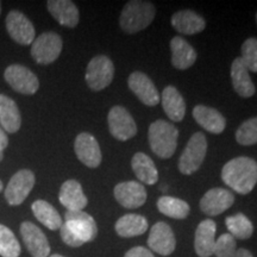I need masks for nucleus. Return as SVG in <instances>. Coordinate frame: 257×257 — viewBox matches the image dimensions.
I'll use <instances>...</instances> for the list:
<instances>
[{
	"mask_svg": "<svg viewBox=\"0 0 257 257\" xmlns=\"http://www.w3.org/2000/svg\"><path fill=\"white\" fill-rule=\"evenodd\" d=\"M3 159H4V154H3V150H0V162H2Z\"/></svg>",
	"mask_w": 257,
	"mask_h": 257,
	"instance_id": "nucleus-40",
	"label": "nucleus"
},
{
	"mask_svg": "<svg viewBox=\"0 0 257 257\" xmlns=\"http://www.w3.org/2000/svg\"><path fill=\"white\" fill-rule=\"evenodd\" d=\"M149 248L161 256H169L176 248V239L172 227L165 221H159L152 227L148 238Z\"/></svg>",
	"mask_w": 257,
	"mask_h": 257,
	"instance_id": "nucleus-15",
	"label": "nucleus"
},
{
	"mask_svg": "<svg viewBox=\"0 0 257 257\" xmlns=\"http://www.w3.org/2000/svg\"><path fill=\"white\" fill-rule=\"evenodd\" d=\"M256 23H257V12H256Z\"/></svg>",
	"mask_w": 257,
	"mask_h": 257,
	"instance_id": "nucleus-44",
	"label": "nucleus"
},
{
	"mask_svg": "<svg viewBox=\"0 0 257 257\" xmlns=\"http://www.w3.org/2000/svg\"><path fill=\"white\" fill-rule=\"evenodd\" d=\"M113 194L115 200L128 210L141 207L147 201L146 187L137 181H124L115 185Z\"/></svg>",
	"mask_w": 257,
	"mask_h": 257,
	"instance_id": "nucleus-12",
	"label": "nucleus"
},
{
	"mask_svg": "<svg viewBox=\"0 0 257 257\" xmlns=\"http://www.w3.org/2000/svg\"><path fill=\"white\" fill-rule=\"evenodd\" d=\"M231 81L233 89L242 98H251L256 93V87L250 78L249 70L244 66L240 57L234 59L231 64Z\"/></svg>",
	"mask_w": 257,
	"mask_h": 257,
	"instance_id": "nucleus-24",
	"label": "nucleus"
},
{
	"mask_svg": "<svg viewBox=\"0 0 257 257\" xmlns=\"http://www.w3.org/2000/svg\"><path fill=\"white\" fill-rule=\"evenodd\" d=\"M207 153V141L202 133H195L189 138L186 149L179 160V170L184 175H191L200 168Z\"/></svg>",
	"mask_w": 257,
	"mask_h": 257,
	"instance_id": "nucleus-4",
	"label": "nucleus"
},
{
	"mask_svg": "<svg viewBox=\"0 0 257 257\" xmlns=\"http://www.w3.org/2000/svg\"><path fill=\"white\" fill-rule=\"evenodd\" d=\"M0 124L6 133L15 134L21 128L22 118L17 104L8 95L0 94Z\"/></svg>",
	"mask_w": 257,
	"mask_h": 257,
	"instance_id": "nucleus-26",
	"label": "nucleus"
},
{
	"mask_svg": "<svg viewBox=\"0 0 257 257\" xmlns=\"http://www.w3.org/2000/svg\"><path fill=\"white\" fill-rule=\"evenodd\" d=\"M21 234L28 251L32 257H48L50 253V244L46 234L37 225L31 221H24L21 225Z\"/></svg>",
	"mask_w": 257,
	"mask_h": 257,
	"instance_id": "nucleus-14",
	"label": "nucleus"
},
{
	"mask_svg": "<svg viewBox=\"0 0 257 257\" xmlns=\"http://www.w3.org/2000/svg\"><path fill=\"white\" fill-rule=\"evenodd\" d=\"M170 51H172V64L179 70L191 68L197 61V51L187 41L182 37L175 36L170 41Z\"/></svg>",
	"mask_w": 257,
	"mask_h": 257,
	"instance_id": "nucleus-21",
	"label": "nucleus"
},
{
	"mask_svg": "<svg viewBox=\"0 0 257 257\" xmlns=\"http://www.w3.org/2000/svg\"><path fill=\"white\" fill-rule=\"evenodd\" d=\"M193 118L202 128L211 134L219 135L226 127V119L219 111L205 105H197L193 108Z\"/></svg>",
	"mask_w": 257,
	"mask_h": 257,
	"instance_id": "nucleus-19",
	"label": "nucleus"
},
{
	"mask_svg": "<svg viewBox=\"0 0 257 257\" xmlns=\"http://www.w3.org/2000/svg\"><path fill=\"white\" fill-rule=\"evenodd\" d=\"M131 167L135 175L146 185H155L159 181V172L155 163L144 153H136L131 160Z\"/></svg>",
	"mask_w": 257,
	"mask_h": 257,
	"instance_id": "nucleus-27",
	"label": "nucleus"
},
{
	"mask_svg": "<svg viewBox=\"0 0 257 257\" xmlns=\"http://www.w3.org/2000/svg\"><path fill=\"white\" fill-rule=\"evenodd\" d=\"M59 200L67 211H82L88 204L81 185L76 180H67L61 186Z\"/></svg>",
	"mask_w": 257,
	"mask_h": 257,
	"instance_id": "nucleus-20",
	"label": "nucleus"
},
{
	"mask_svg": "<svg viewBox=\"0 0 257 257\" xmlns=\"http://www.w3.org/2000/svg\"><path fill=\"white\" fill-rule=\"evenodd\" d=\"M236 257H253V255L249 251V250H246V249H244V248H240V249L237 250Z\"/></svg>",
	"mask_w": 257,
	"mask_h": 257,
	"instance_id": "nucleus-39",
	"label": "nucleus"
},
{
	"mask_svg": "<svg viewBox=\"0 0 257 257\" xmlns=\"http://www.w3.org/2000/svg\"><path fill=\"white\" fill-rule=\"evenodd\" d=\"M0 14H2V3H0Z\"/></svg>",
	"mask_w": 257,
	"mask_h": 257,
	"instance_id": "nucleus-43",
	"label": "nucleus"
},
{
	"mask_svg": "<svg viewBox=\"0 0 257 257\" xmlns=\"http://www.w3.org/2000/svg\"><path fill=\"white\" fill-rule=\"evenodd\" d=\"M161 102L166 114L172 121H181L186 113V102L174 86H167L161 95Z\"/></svg>",
	"mask_w": 257,
	"mask_h": 257,
	"instance_id": "nucleus-25",
	"label": "nucleus"
},
{
	"mask_svg": "<svg viewBox=\"0 0 257 257\" xmlns=\"http://www.w3.org/2000/svg\"><path fill=\"white\" fill-rule=\"evenodd\" d=\"M6 30L10 37L22 46H29L35 41V28L25 16L19 11L9 12L6 17Z\"/></svg>",
	"mask_w": 257,
	"mask_h": 257,
	"instance_id": "nucleus-13",
	"label": "nucleus"
},
{
	"mask_svg": "<svg viewBox=\"0 0 257 257\" xmlns=\"http://www.w3.org/2000/svg\"><path fill=\"white\" fill-rule=\"evenodd\" d=\"M74 150H75L78 159L81 161L86 167L96 168V167L100 166L102 160L100 147H99L98 141H96L94 136H92L91 134H80L79 136L75 138Z\"/></svg>",
	"mask_w": 257,
	"mask_h": 257,
	"instance_id": "nucleus-17",
	"label": "nucleus"
},
{
	"mask_svg": "<svg viewBox=\"0 0 257 257\" xmlns=\"http://www.w3.org/2000/svg\"><path fill=\"white\" fill-rule=\"evenodd\" d=\"M124 257H155L149 249L144 246H135L125 253Z\"/></svg>",
	"mask_w": 257,
	"mask_h": 257,
	"instance_id": "nucleus-37",
	"label": "nucleus"
},
{
	"mask_svg": "<svg viewBox=\"0 0 257 257\" xmlns=\"http://www.w3.org/2000/svg\"><path fill=\"white\" fill-rule=\"evenodd\" d=\"M108 128L110 133L115 140L128 141L130 138L136 136L137 125L126 108L123 106H113L108 112L107 117Z\"/></svg>",
	"mask_w": 257,
	"mask_h": 257,
	"instance_id": "nucleus-8",
	"label": "nucleus"
},
{
	"mask_svg": "<svg viewBox=\"0 0 257 257\" xmlns=\"http://www.w3.org/2000/svg\"><path fill=\"white\" fill-rule=\"evenodd\" d=\"M60 234H61V238H62V240L64 243L67 244V245L72 246V248H79V246L83 245V244L80 242V240L76 238L74 234L70 232V231L67 229L66 226L62 224V226L60 227Z\"/></svg>",
	"mask_w": 257,
	"mask_h": 257,
	"instance_id": "nucleus-36",
	"label": "nucleus"
},
{
	"mask_svg": "<svg viewBox=\"0 0 257 257\" xmlns=\"http://www.w3.org/2000/svg\"><path fill=\"white\" fill-rule=\"evenodd\" d=\"M8 146H9L8 135H6L5 131L3 130V127H0V150H4Z\"/></svg>",
	"mask_w": 257,
	"mask_h": 257,
	"instance_id": "nucleus-38",
	"label": "nucleus"
},
{
	"mask_svg": "<svg viewBox=\"0 0 257 257\" xmlns=\"http://www.w3.org/2000/svg\"><path fill=\"white\" fill-rule=\"evenodd\" d=\"M227 230L234 239H248L253 233V225L243 213H237L225 219Z\"/></svg>",
	"mask_w": 257,
	"mask_h": 257,
	"instance_id": "nucleus-31",
	"label": "nucleus"
},
{
	"mask_svg": "<svg viewBox=\"0 0 257 257\" xmlns=\"http://www.w3.org/2000/svg\"><path fill=\"white\" fill-rule=\"evenodd\" d=\"M236 141L240 146L257 144V117L245 120L236 131Z\"/></svg>",
	"mask_w": 257,
	"mask_h": 257,
	"instance_id": "nucleus-33",
	"label": "nucleus"
},
{
	"mask_svg": "<svg viewBox=\"0 0 257 257\" xmlns=\"http://www.w3.org/2000/svg\"><path fill=\"white\" fill-rule=\"evenodd\" d=\"M240 60L249 72L257 73V38L250 37L242 44Z\"/></svg>",
	"mask_w": 257,
	"mask_h": 257,
	"instance_id": "nucleus-34",
	"label": "nucleus"
},
{
	"mask_svg": "<svg viewBox=\"0 0 257 257\" xmlns=\"http://www.w3.org/2000/svg\"><path fill=\"white\" fill-rule=\"evenodd\" d=\"M48 11L61 25L75 28L79 23V10L70 0H49L47 3Z\"/></svg>",
	"mask_w": 257,
	"mask_h": 257,
	"instance_id": "nucleus-22",
	"label": "nucleus"
},
{
	"mask_svg": "<svg viewBox=\"0 0 257 257\" xmlns=\"http://www.w3.org/2000/svg\"><path fill=\"white\" fill-rule=\"evenodd\" d=\"M21 245L15 233L5 225L0 224V256L19 257Z\"/></svg>",
	"mask_w": 257,
	"mask_h": 257,
	"instance_id": "nucleus-32",
	"label": "nucleus"
},
{
	"mask_svg": "<svg viewBox=\"0 0 257 257\" xmlns=\"http://www.w3.org/2000/svg\"><path fill=\"white\" fill-rule=\"evenodd\" d=\"M4 78L6 82L22 94H35L40 87L37 76L27 67L22 64H11L5 69Z\"/></svg>",
	"mask_w": 257,
	"mask_h": 257,
	"instance_id": "nucleus-10",
	"label": "nucleus"
},
{
	"mask_svg": "<svg viewBox=\"0 0 257 257\" xmlns=\"http://www.w3.org/2000/svg\"><path fill=\"white\" fill-rule=\"evenodd\" d=\"M157 208L161 213L173 219H186L191 211V207L185 200L169 195H163L157 200Z\"/></svg>",
	"mask_w": 257,
	"mask_h": 257,
	"instance_id": "nucleus-30",
	"label": "nucleus"
},
{
	"mask_svg": "<svg viewBox=\"0 0 257 257\" xmlns=\"http://www.w3.org/2000/svg\"><path fill=\"white\" fill-rule=\"evenodd\" d=\"M234 195L229 189L216 187L205 193L200 199V210L206 216H219L232 206Z\"/></svg>",
	"mask_w": 257,
	"mask_h": 257,
	"instance_id": "nucleus-11",
	"label": "nucleus"
},
{
	"mask_svg": "<svg viewBox=\"0 0 257 257\" xmlns=\"http://www.w3.org/2000/svg\"><path fill=\"white\" fill-rule=\"evenodd\" d=\"M3 191V182H2V180H0V192Z\"/></svg>",
	"mask_w": 257,
	"mask_h": 257,
	"instance_id": "nucleus-42",
	"label": "nucleus"
},
{
	"mask_svg": "<svg viewBox=\"0 0 257 257\" xmlns=\"http://www.w3.org/2000/svg\"><path fill=\"white\" fill-rule=\"evenodd\" d=\"M148 138L152 152L160 159H170L178 147L179 130L174 124L159 119L150 124Z\"/></svg>",
	"mask_w": 257,
	"mask_h": 257,
	"instance_id": "nucleus-3",
	"label": "nucleus"
},
{
	"mask_svg": "<svg viewBox=\"0 0 257 257\" xmlns=\"http://www.w3.org/2000/svg\"><path fill=\"white\" fill-rule=\"evenodd\" d=\"M172 25L180 34L195 35L206 28V22L192 10H181L172 16Z\"/></svg>",
	"mask_w": 257,
	"mask_h": 257,
	"instance_id": "nucleus-23",
	"label": "nucleus"
},
{
	"mask_svg": "<svg viewBox=\"0 0 257 257\" xmlns=\"http://www.w3.org/2000/svg\"><path fill=\"white\" fill-rule=\"evenodd\" d=\"M114 76V64L105 55L93 57L86 70V82L92 91H101L111 85Z\"/></svg>",
	"mask_w": 257,
	"mask_h": 257,
	"instance_id": "nucleus-5",
	"label": "nucleus"
},
{
	"mask_svg": "<svg viewBox=\"0 0 257 257\" xmlns=\"http://www.w3.org/2000/svg\"><path fill=\"white\" fill-rule=\"evenodd\" d=\"M64 226L82 244L92 242L98 234L94 218L83 211H67L64 214Z\"/></svg>",
	"mask_w": 257,
	"mask_h": 257,
	"instance_id": "nucleus-7",
	"label": "nucleus"
},
{
	"mask_svg": "<svg viewBox=\"0 0 257 257\" xmlns=\"http://www.w3.org/2000/svg\"><path fill=\"white\" fill-rule=\"evenodd\" d=\"M221 179L238 194H249L257 184V162L246 156L234 157L223 167Z\"/></svg>",
	"mask_w": 257,
	"mask_h": 257,
	"instance_id": "nucleus-1",
	"label": "nucleus"
},
{
	"mask_svg": "<svg viewBox=\"0 0 257 257\" xmlns=\"http://www.w3.org/2000/svg\"><path fill=\"white\" fill-rule=\"evenodd\" d=\"M217 225L212 219H205L195 230L194 249L199 257H210L213 255L216 245Z\"/></svg>",
	"mask_w": 257,
	"mask_h": 257,
	"instance_id": "nucleus-18",
	"label": "nucleus"
},
{
	"mask_svg": "<svg viewBox=\"0 0 257 257\" xmlns=\"http://www.w3.org/2000/svg\"><path fill=\"white\" fill-rule=\"evenodd\" d=\"M115 232L123 238H130L143 234L148 230V220L141 214H125L114 225Z\"/></svg>",
	"mask_w": 257,
	"mask_h": 257,
	"instance_id": "nucleus-28",
	"label": "nucleus"
},
{
	"mask_svg": "<svg viewBox=\"0 0 257 257\" xmlns=\"http://www.w3.org/2000/svg\"><path fill=\"white\" fill-rule=\"evenodd\" d=\"M32 212L36 219L49 230L56 231L62 226V218L53 205L46 200H36L32 204Z\"/></svg>",
	"mask_w": 257,
	"mask_h": 257,
	"instance_id": "nucleus-29",
	"label": "nucleus"
},
{
	"mask_svg": "<svg viewBox=\"0 0 257 257\" xmlns=\"http://www.w3.org/2000/svg\"><path fill=\"white\" fill-rule=\"evenodd\" d=\"M49 257H64V256L59 255V253H54V255H51V256H49Z\"/></svg>",
	"mask_w": 257,
	"mask_h": 257,
	"instance_id": "nucleus-41",
	"label": "nucleus"
},
{
	"mask_svg": "<svg viewBox=\"0 0 257 257\" xmlns=\"http://www.w3.org/2000/svg\"><path fill=\"white\" fill-rule=\"evenodd\" d=\"M128 87L134 94L147 106H156L161 101V95L152 79L142 72H134L127 80Z\"/></svg>",
	"mask_w": 257,
	"mask_h": 257,
	"instance_id": "nucleus-16",
	"label": "nucleus"
},
{
	"mask_svg": "<svg viewBox=\"0 0 257 257\" xmlns=\"http://www.w3.org/2000/svg\"><path fill=\"white\" fill-rule=\"evenodd\" d=\"M236 239L230 233H223L216 240L213 255L217 257H236Z\"/></svg>",
	"mask_w": 257,
	"mask_h": 257,
	"instance_id": "nucleus-35",
	"label": "nucleus"
},
{
	"mask_svg": "<svg viewBox=\"0 0 257 257\" xmlns=\"http://www.w3.org/2000/svg\"><path fill=\"white\" fill-rule=\"evenodd\" d=\"M35 174L30 169H21L12 176L5 189V199L11 206L21 205L35 186Z\"/></svg>",
	"mask_w": 257,
	"mask_h": 257,
	"instance_id": "nucleus-9",
	"label": "nucleus"
},
{
	"mask_svg": "<svg viewBox=\"0 0 257 257\" xmlns=\"http://www.w3.org/2000/svg\"><path fill=\"white\" fill-rule=\"evenodd\" d=\"M156 9L153 3L142 0H131L125 4L120 14L119 24L126 34H137L153 23Z\"/></svg>",
	"mask_w": 257,
	"mask_h": 257,
	"instance_id": "nucleus-2",
	"label": "nucleus"
},
{
	"mask_svg": "<svg viewBox=\"0 0 257 257\" xmlns=\"http://www.w3.org/2000/svg\"><path fill=\"white\" fill-rule=\"evenodd\" d=\"M62 38L55 32H44L32 42L31 56L40 64H50L59 59L62 51Z\"/></svg>",
	"mask_w": 257,
	"mask_h": 257,
	"instance_id": "nucleus-6",
	"label": "nucleus"
}]
</instances>
